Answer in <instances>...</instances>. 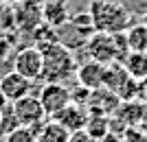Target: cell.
<instances>
[{
    "label": "cell",
    "mask_w": 147,
    "mask_h": 142,
    "mask_svg": "<svg viewBox=\"0 0 147 142\" xmlns=\"http://www.w3.org/2000/svg\"><path fill=\"white\" fill-rule=\"evenodd\" d=\"M42 50V79L46 83H66L77 72L73 50L61 42H53L40 46Z\"/></svg>",
    "instance_id": "obj_1"
},
{
    "label": "cell",
    "mask_w": 147,
    "mask_h": 142,
    "mask_svg": "<svg viewBox=\"0 0 147 142\" xmlns=\"http://www.w3.org/2000/svg\"><path fill=\"white\" fill-rule=\"evenodd\" d=\"M88 13L99 33H123L132 24L129 11L117 0H92Z\"/></svg>",
    "instance_id": "obj_2"
},
{
    "label": "cell",
    "mask_w": 147,
    "mask_h": 142,
    "mask_svg": "<svg viewBox=\"0 0 147 142\" xmlns=\"http://www.w3.org/2000/svg\"><path fill=\"white\" fill-rule=\"evenodd\" d=\"M88 57L94 61L110 66V63H121L127 55V44L123 33H99L94 31L92 37L86 42Z\"/></svg>",
    "instance_id": "obj_3"
},
{
    "label": "cell",
    "mask_w": 147,
    "mask_h": 142,
    "mask_svg": "<svg viewBox=\"0 0 147 142\" xmlns=\"http://www.w3.org/2000/svg\"><path fill=\"white\" fill-rule=\"evenodd\" d=\"M9 107H11V111H13V116H16V120H18L20 127H31V129H35L37 125H42L44 120L49 118L35 94H26L22 99L9 103Z\"/></svg>",
    "instance_id": "obj_4"
},
{
    "label": "cell",
    "mask_w": 147,
    "mask_h": 142,
    "mask_svg": "<svg viewBox=\"0 0 147 142\" xmlns=\"http://www.w3.org/2000/svg\"><path fill=\"white\" fill-rule=\"evenodd\" d=\"M37 99L42 103L46 116L53 118L66 105L73 103V90L66 87L64 83H44V87L40 90V94H37Z\"/></svg>",
    "instance_id": "obj_5"
},
{
    "label": "cell",
    "mask_w": 147,
    "mask_h": 142,
    "mask_svg": "<svg viewBox=\"0 0 147 142\" xmlns=\"http://www.w3.org/2000/svg\"><path fill=\"white\" fill-rule=\"evenodd\" d=\"M13 70L26 77L29 81H40L42 79V50L37 46H26L18 50L13 57Z\"/></svg>",
    "instance_id": "obj_6"
},
{
    "label": "cell",
    "mask_w": 147,
    "mask_h": 142,
    "mask_svg": "<svg viewBox=\"0 0 147 142\" xmlns=\"http://www.w3.org/2000/svg\"><path fill=\"white\" fill-rule=\"evenodd\" d=\"M105 68L103 63L94 61V59H88L86 63H81L77 66V83L81 87H86V90H101L103 87V79H105Z\"/></svg>",
    "instance_id": "obj_7"
},
{
    "label": "cell",
    "mask_w": 147,
    "mask_h": 142,
    "mask_svg": "<svg viewBox=\"0 0 147 142\" xmlns=\"http://www.w3.org/2000/svg\"><path fill=\"white\" fill-rule=\"evenodd\" d=\"M31 83L33 81H29L26 77H22L20 72H7L2 79H0V92L5 94V99L9 101V103H13V101L22 99V96H26V94H31Z\"/></svg>",
    "instance_id": "obj_8"
},
{
    "label": "cell",
    "mask_w": 147,
    "mask_h": 142,
    "mask_svg": "<svg viewBox=\"0 0 147 142\" xmlns=\"http://www.w3.org/2000/svg\"><path fill=\"white\" fill-rule=\"evenodd\" d=\"M53 118H55L59 125H64L70 133H73V131H81L88 125V114H86V109H84L79 103H70V105H66L59 114H55Z\"/></svg>",
    "instance_id": "obj_9"
},
{
    "label": "cell",
    "mask_w": 147,
    "mask_h": 142,
    "mask_svg": "<svg viewBox=\"0 0 147 142\" xmlns=\"http://www.w3.org/2000/svg\"><path fill=\"white\" fill-rule=\"evenodd\" d=\"M70 131L59 125L55 118H46L42 125L35 127V140L37 142H68Z\"/></svg>",
    "instance_id": "obj_10"
},
{
    "label": "cell",
    "mask_w": 147,
    "mask_h": 142,
    "mask_svg": "<svg viewBox=\"0 0 147 142\" xmlns=\"http://www.w3.org/2000/svg\"><path fill=\"white\" fill-rule=\"evenodd\" d=\"M42 13H44V20L49 22V26H64L68 22V7H66V0H44V7H42Z\"/></svg>",
    "instance_id": "obj_11"
},
{
    "label": "cell",
    "mask_w": 147,
    "mask_h": 142,
    "mask_svg": "<svg viewBox=\"0 0 147 142\" xmlns=\"http://www.w3.org/2000/svg\"><path fill=\"white\" fill-rule=\"evenodd\" d=\"M125 44H127L129 53H147V26L143 22L138 24H129L125 31Z\"/></svg>",
    "instance_id": "obj_12"
},
{
    "label": "cell",
    "mask_w": 147,
    "mask_h": 142,
    "mask_svg": "<svg viewBox=\"0 0 147 142\" xmlns=\"http://www.w3.org/2000/svg\"><path fill=\"white\" fill-rule=\"evenodd\" d=\"M121 63L132 79L136 81L147 79V53H127Z\"/></svg>",
    "instance_id": "obj_13"
},
{
    "label": "cell",
    "mask_w": 147,
    "mask_h": 142,
    "mask_svg": "<svg viewBox=\"0 0 147 142\" xmlns=\"http://www.w3.org/2000/svg\"><path fill=\"white\" fill-rule=\"evenodd\" d=\"M5 142H37L35 140V129L31 127H16L5 136Z\"/></svg>",
    "instance_id": "obj_14"
},
{
    "label": "cell",
    "mask_w": 147,
    "mask_h": 142,
    "mask_svg": "<svg viewBox=\"0 0 147 142\" xmlns=\"http://www.w3.org/2000/svg\"><path fill=\"white\" fill-rule=\"evenodd\" d=\"M7 107H9V101H7V99H5V94L0 92V114H2V111H5V109H7Z\"/></svg>",
    "instance_id": "obj_15"
},
{
    "label": "cell",
    "mask_w": 147,
    "mask_h": 142,
    "mask_svg": "<svg viewBox=\"0 0 147 142\" xmlns=\"http://www.w3.org/2000/svg\"><path fill=\"white\" fill-rule=\"evenodd\" d=\"M143 24H145V26H147V13H145V18H143Z\"/></svg>",
    "instance_id": "obj_16"
}]
</instances>
